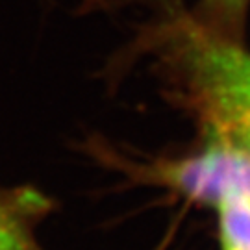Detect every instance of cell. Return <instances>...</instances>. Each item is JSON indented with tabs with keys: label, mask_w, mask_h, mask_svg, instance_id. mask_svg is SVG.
Segmentation results:
<instances>
[{
	"label": "cell",
	"mask_w": 250,
	"mask_h": 250,
	"mask_svg": "<svg viewBox=\"0 0 250 250\" xmlns=\"http://www.w3.org/2000/svg\"><path fill=\"white\" fill-rule=\"evenodd\" d=\"M148 176L198 204L219 208L232 198L250 200L249 154L215 132L204 150L182 160L160 161Z\"/></svg>",
	"instance_id": "obj_1"
},
{
	"label": "cell",
	"mask_w": 250,
	"mask_h": 250,
	"mask_svg": "<svg viewBox=\"0 0 250 250\" xmlns=\"http://www.w3.org/2000/svg\"><path fill=\"white\" fill-rule=\"evenodd\" d=\"M211 132L228 137L250 158V106L206 99Z\"/></svg>",
	"instance_id": "obj_2"
},
{
	"label": "cell",
	"mask_w": 250,
	"mask_h": 250,
	"mask_svg": "<svg viewBox=\"0 0 250 250\" xmlns=\"http://www.w3.org/2000/svg\"><path fill=\"white\" fill-rule=\"evenodd\" d=\"M0 250H43L30 230L22 204L0 191Z\"/></svg>",
	"instance_id": "obj_3"
},
{
	"label": "cell",
	"mask_w": 250,
	"mask_h": 250,
	"mask_svg": "<svg viewBox=\"0 0 250 250\" xmlns=\"http://www.w3.org/2000/svg\"><path fill=\"white\" fill-rule=\"evenodd\" d=\"M217 209L223 250H250V200L232 198Z\"/></svg>",
	"instance_id": "obj_4"
},
{
	"label": "cell",
	"mask_w": 250,
	"mask_h": 250,
	"mask_svg": "<svg viewBox=\"0 0 250 250\" xmlns=\"http://www.w3.org/2000/svg\"><path fill=\"white\" fill-rule=\"evenodd\" d=\"M247 2L249 0H206V8L223 32L235 34L245 15Z\"/></svg>",
	"instance_id": "obj_5"
}]
</instances>
